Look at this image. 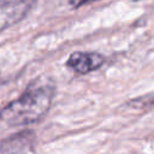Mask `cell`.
I'll return each instance as SVG.
<instances>
[{"label":"cell","mask_w":154,"mask_h":154,"mask_svg":"<svg viewBox=\"0 0 154 154\" xmlns=\"http://www.w3.org/2000/svg\"><path fill=\"white\" fill-rule=\"evenodd\" d=\"M105 58L95 52H73L66 60V66L79 75L89 73L102 66Z\"/></svg>","instance_id":"cell-3"},{"label":"cell","mask_w":154,"mask_h":154,"mask_svg":"<svg viewBox=\"0 0 154 154\" xmlns=\"http://www.w3.org/2000/svg\"><path fill=\"white\" fill-rule=\"evenodd\" d=\"M132 107L141 108V109H152L154 108V91L146 94L143 96L136 97L129 102Z\"/></svg>","instance_id":"cell-5"},{"label":"cell","mask_w":154,"mask_h":154,"mask_svg":"<svg viewBox=\"0 0 154 154\" xmlns=\"http://www.w3.org/2000/svg\"><path fill=\"white\" fill-rule=\"evenodd\" d=\"M29 0L0 1V31L20 22L30 10Z\"/></svg>","instance_id":"cell-2"},{"label":"cell","mask_w":154,"mask_h":154,"mask_svg":"<svg viewBox=\"0 0 154 154\" xmlns=\"http://www.w3.org/2000/svg\"><path fill=\"white\" fill-rule=\"evenodd\" d=\"M55 85L52 81L34 82L18 99L0 112V119L10 126H24L42 119L52 106Z\"/></svg>","instance_id":"cell-1"},{"label":"cell","mask_w":154,"mask_h":154,"mask_svg":"<svg viewBox=\"0 0 154 154\" xmlns=\"http://www.w3.org/2000/svg\"><path fill=\"white\" fill-rule=\"evenodd\" d=\"M96 0H70V4L72 7H79V6H83V5H88L90 2H94Z\"/></svg>","instance_id":"cell-6"},{"label":"cell","mask_w":154,"mask_h":154,"mask_svg":"<svg viewBox=\"0 0 154 154\" xmlns=\"http://www.w3.org/2000/svg\"><path fill=\"white\" fill-rule=\"evenodd\" d=\"M35 136L31 131L14 134L0 141V154H29L34 146Z\"/></svg>","instance_id":"cell-4"}]
</instances>
